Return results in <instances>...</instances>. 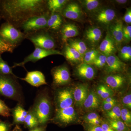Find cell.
Masks as SVG:
<instances>
[{
    "label": "cell",
    "mask_w": 131,
    "mask_h": 131,
    "mask_svg": "<svg viewBox=\"0 0 131 131\" xmlns=\"http://www.w3.org/2000/svg\"><path fill=\"white\" fill-rule=\"evenodd\" d=\"M11 131H22V130L19 125H15V126L13 129V130Z\"/></svg>",
    "instance_id": "obj_53"
},
{
    "label": "cell",
    "mask_w": 131,
    "mask_h": 131,
    "mask_svg": "<svg viewBox=\"0 0 131 131\" xmlns=\"http://www.w3.org/2000/svg\"><path fill=\"white\" fill-rule=\"evenodd\" d=\"M65 43L74 48L83 57L86 52L88 50L85 42L80 39H70L67 40Z\"/></svg>",
    "instance_id": "obj_26"
},
{
    "label": "cell",
    "mask_w": 131,
    "mask_h": 131,
    "mask_svg": "<svg viewBox=\"0 0 131 131\" xmlns=\"http://www.w3.org/2000/svg\"><path fill=\"white\" fill-rule=\"evenodd\" d=\"M13 124L8 121L0 119V131H11Z\"/></svg>",
    "instance_id": "obj_42"
},
{
    "label": "cell",
    "mask_w": 131,
    "mask_h": 131,
    "mask_svg": "<svg viewBox=\"0 0 131 131\" xmlns=\"http://www.w3.org/2000/svg\"><path fill=\"white\" fill-rule=\"evenodd\" d=\"M85 37L90 45L95 46L102 38V31L97 27H89L85 31Z\"/></svg>",
    "instance_id": "obj_24"
},
{
    "label": "cell",
    "mask_w": 131,
    "mask_h": 131,
    "mask_svg": "<svg viewBox=\"0 0 131 131\" xmlns=\"http://www.w3.org/2000/svg\"><path fill=\"white\" fill-rule=\"evenodd\" d=\"M95 14L96 21L106 25H109L114 20L116 14L114 9L108 8H100Z\"/></svg>",
    "instance_id": "obj_16"
},
{
    "label": "cell",
    "mask_w": 131,
    "mask_h": 131,
    "mask_svg": "<svg viewBox=\"0 0 131 131\" xmlns=\"http://www.w3.org/2000/svg\"><path fill=\"white\" fill-rule=\"evenodd\" d=\"M108 86L105 84H101L99 85L96 89V91L95 92L96 94L98 97H100L103 92H104L107 89V88Z\"/></svg>",
    "instance_id": "obj_47"
},
{
    "label": "cell",
    "mask_w": 131,
    "mask_h": 131,
    "mask_svg": "<svg viewBox=\"0 0 131 131\" xmlns=\"http://www.w3.org/2000/svg\"><path fill=\"white\" fill-rule=\"evenodd\" d=\"M116 100L113 96H110V97H108V98H106L105 100H103L102 101V103H108V102H112Z\"/></svg>",
    "instance_id": "obj_51"
},
{
    "label": "cell",
    "mask_w": 131,
    "mask_h": 131,
    "mask_svg": "<svg viewBox=\"0 0 131 131\" xmlns=\"http://www.w3.org/2000/svg\"><path fill=\"white\" fill-rule=\"evenodd\" d=\"M123 26L122 21L119 20L111 25L109 27L108 33L114 40L117 47L122 43L124 40Z\"/></svg>",
    "instance_id": "obj_20"
},
{
    "label": "cell",
    "mask_w": 131,
    "mask_h": 131,
    "mask_svg": "<svg viewBox=\"0 0 131 131\" xmlns=\"http://www.w3.org/2000/svg\"></svg>",
    "instance_id": "obj_54"
},
{
    "label": "cell",
    "mask_w": 131,
    "mask_h": 131,
    "mask_svg": "<svg viewBox=\"0 0 131 131\" xmlns=\"http://www.w3.org/2000/svg\"><path fill=\"white\" fill-rule=\"evenodd\" d=\"M121 102L124 107L129 109L131 108V94L129 93L123 96L121 100Z\"/></svg>",
    "instance_id": "obj_40"
},
{
    "label": "cell",
    "mask_w": 131,
    "mask_h": 131,
    "mask_svg": "<svg viewBox=\"0 0 131 131\" xmlns=\"http://www.w3.org/2000/svg\"><path fill=\"white\" fill-rule=\"evenodd\" d=\"M46 28L26 34V39L30 41L35 47L46 50H56V40Z\"/></svg>",
    "instance_id": "obj_4"
},
{
    "label": "cell",
    "mask_w": 131,
    "mask_h": 131,
    "mask_svg": "<svg viewBox=\"0 0 131 131\" xmlns=\"http://www.w3.org/2000/svg\"><path fill=\"white\" fill-rule=\"evenodd\" d=\"M84 128L86 131H103L100 125H93L86 124Z\"/></svg>",
    "instance_id": "obj_45"
},
{
    "label": "cell",
    "mask_w": 131,
    "mask_h": 131,
    "mask_svg": "<svg viewBox=\"0 0 131 131\" xmlns=\"http://www.w3.org/2000/svg\"><path fill=\"white\" fill-rule=\"evenodd\" d=\"M63 16L60 13L50 12L46 29L51 32L59 31L63 25Z\"/></svg>",
    "instance_id": "obj_21"
},
{
    "label": "cell",
    "mask_w": 131,
    "mask_h": 131,
    "mask_svg": "<svg viewBox=\"0 0 131 131\" xmlns=\"http://www.w3.org/2000/svg\"><path fill=\"white\" fill-rule=\"evenodd\" d=\"M101 119H97L92 121L91 122H89L88 124L89 125H100L101 124L102 122Z\"/></svg>",
    "instance_id": "obj_50"
},
{
    "label": "cell",
    "mask_w": 131,
    "mask_h": 131,
    "mask_svg": "<svg viewBox=\"0 0 131 131\" xmlns=\"http://www.w3.org/2000/svg\"><path fill=\"white\" fill-rule=\"evenodd\" d=\"M24 125L28 130L34 129L39 125L37 118L35 116L31 107L30 108L26 116Z\"/></svg>",
    "instance_id": "obj_28"
},
{
    "label": "cell",
    "mask_w": 131,
    "mask_h": 131,
    "mask_svg": "<svg viewBox=\"0 0 131 131\" xmlns=\"http://www.w3.org/2000/svg\"><path fill=\"white\" fill-rule=\"evenodd\" d=\"M107 119L112 120H121V108L119 105L116 104L111 110L106 112Z\"/></svg>",
    "instance_id": "obj_32"
},
{
    "label": "cell",
    "mask_w": 131,
    "mask_h": 131,
    "mask_svg": "<svg viewBox=\"0 0 131 131\" xmlns=\"http://www.w3.org/2000/svg\"><path fill=\"white\" fill-rule=\"evenodd\" d=\"M69 2V1L67 0L47 1V9L50 12L60 13Z\"/></svg>",
    "instance_id": "obj_27"
},
{
    "label": "cell",
    "mask_w": 131,
    "mask_h": 131,
    "mask_svg": "<svg viewBox=\"0 0 131 131\" xmlns=\"http://www.w3.org/2000/svg\"><path fill=\"white\" fill-rule=\"evenodd\" d=\"M12 75L0 74V95L23 105L24 97L21 87L17 79Z\"/></svg>",
    "instance_id": "obj_3"
},
{
    "label": "cell",
    "mask_w": 131,
    "mask_h": 131,
    "mask_svg": "<svg viewBox=\"0 0 131 131\" xmlns=\"http://www.w3.org/2000/svg\"><path fill=\"white\" fill-rule=\"evenodd\" d=\"M114 1L117 4L120 5H124L127 2V1L126 0H115Z\"/></svg>",
    "instance_id": "obj_52"
},
{
    "label": "cell",
    "mask_w": 131,
    "mask_h": 131,
    "mask_svg": "<svg viewBox=\"0 0 131 131\" xmlns=\"http://www.w3.org/2000/svg\"><path fill=\"white\" fill-rule=\"evenodd\" d=\"M117 45L109 34L107 33L105 37L101 43L98 51L107 57L115 54L117 51Z\"/></svg>",
    "instance_id": "obj_17"
},
{
    "label": "cell",
    "mask_w": 131,
    "mask_h": 131,
    "mask_svg": "<svg viewBox=\"0 0 131 131\" xmlns=\"http://www.w3.org/2000/svg\"><path fill=\"white\" fill-rule=\"evenodd\" d=\"M123 19L124 21L127 24L131 23V9L130 8H129L126 9L125 14L124 15Z\"/></svg>",
    "instance_id": "obj_46"
},
{
    "label": "cell",
    "mask_w": 131,
    "mask_h": 131,
    "mask_svg": "<svg viewBox=\"0 0 131 131\" xmlns=\"http://www.w3.org/2000/svg\"><path fill=\"white\" fill-rule=\"evenodd\" d=\"M46 127L47 125H39L34 129L29 130L27 131H46Z\"/></svg>",
    "instance_id": "obj_49"
},
{
    "label": "cell",
    "mask_w": 131,
    "mask_h": 131,
    "mask_svg": "<svg viewBox=\"0 0 131 131\" xmlns=\"http://www.w3.org/2000/svg\"><path fill=\"white\" fill-rule=\"evenodd\" d=\"M101 118L99 115L95 112H91L85 115L83 117V119L86 124H88L94 120Z\"/></svg>",
    "instance_id": "obj_39"
},
{
    "label": "cell",
    "mask_w": 131,
    "mask_h": 131,
    "mask_svg": "<svg viewBox=\"0 0 131 131\" xmlns=\"http://www.w3.org/2000/svg\"><path fill=\"white\" fill-rule=\"evenodd\" d=\"M19 79L25 81L34 87H38L43 85H47L45 77L39 71H28L25 77Z\"/></svg>",
    "instance_id": "obj_14"
},
{
    "label": "cell",
    "mask_w": 131,
    "mask_h": 131,
    "mask_svg": "<svg viewBox=\"0 0 131 131\" xmlns=\"http://www.w3.org/2000/svg\"><path fill=\"white\" fill-rule=\"evenodd\" d=\"M107 57L105 55L100 53L94 61L92 65L98 68H103L105 66Z\"/></svg>",
    "instance_id": "obj_37"
},
{
    "label": "cell",
    "mask_w": 131,
    "mask_h": 131,
    "mask_svg": "<svg viewBox=\"0 0 131 131\" xmlns=\"http://www.w3.org/2000/svg\"><path fill=\"white\" fill-rule=\"evenodd\" d=\"M1 19V17L0 16V21ZM15 48V47L5 42L0 37V54L1 55L5 52L13 53Z\"/></svg>",
    "instance_id": "obj_36"
},
{
    "label": "cell",
    "mask_w": 131,
    "mask_h": 131,
    "mask_svg": "<svg viewBox=\"0 0 131 131\" xmlns=\"http://www.w3.org/2000/svg\"><path fill=\"white\" fill-rule=\"evenodd\" d=\"M100 126L103 131H114L106 121H102Z\"/></svg>",
    "instance_id": "obj_48"
},
{
    "label": "cell",
    "mask_w": 131,
    "mask_h": 131,
    "mask_svg": "<svg viewBox=\"0 0 131 131\" xmlns=\"http://www.w3.org/2000/svg\"><path fill=\"white\" fill-rule=\"evenodd\" d=\"M88 86L87 84H80L73 89L74 103L77 107H82L89 92Z\"/></svg>",
    "instance_id": "obj_15"
},
{
    "label": "cell",
    "mask_w": 131,
    "mask_h": 131,
    "mask_svg": "<svg viewBox=\"0 0 131 131\" xmlns=\"http://www.w3.org/2000/svg\"><path fill=\"white\" fill-rule=\"evenodd\" d=\"M76 73L78 77L84 80H91L96 75V71L92 65L83 62L76 68Z\"/></svg>",
    "instance_id": "obj_19"
},
{
    "label": "cell",
    "mask_w": 131,
    "mask_h": 131,
    "mask_svg": "<svg viewBox=\"0 0 131 131\" xmlns=\"http://www.w3.org/2000/svg\"><path fill=\"white\" fill-rule=\"evenodd\" d=\"M11 108L5 103V102L0 99V115L8 117L11 115Z\"/></svg>",
    "instance_id": "obj_38"
},
{
    "label": "cell",
    "mask_w": 131,
    "mask_h": 131,
    "mask_svg": "<svg viewBox=\"0 0 131 131\" xmlns=\"http://www.w3.org/2000/svg\"><path fill=\"white\" fill-rule=\"evenodd\" d=\"M77 114L73 106L55 110L54 117L50 122L59 126H66L74 123L77 119Z\"/></svg>",
    "instance_id": "obj_7"
},
{
    "label": "cell",
    "mask_w": 131,
    "mask_h": 131,
    "mask_svg": "<svg viewBox=\"0 0 131 131\" xmlns=\"http://www.w3.org/2000/svg\"><path fill=\"white\" fill-rule=\"evenodd\" d=\"M0 37L8 44L16 48L26 39V34L7 22L0 27Z\"/></svg>",
    "instance_id": "obj_5"
},
{
    "label": "cell",
    "mask_w": 131,
    "mask_h": 131,
    "mask_svg": "<svg viewBox=\"0 0 131 131\" xmlns=\"http://www.w3.org/2000/svg\"><path fill=\"white\" fill-rule=\"evenodd\" d=\"M103 81L112 90H118L121 88L126 83V77L122 73L110 74L103 78Z\"/></svg>",
    "instance_id": "obj_13"
},
{
    "label": "cell",
    "mask_w": 131,
    "mask_h": 131,
    "mask_svg": "<svg viewBox=\"0 0 131 131\" xmlns=\"http://www.w3.org/2000/svg\"><path fill=\"white\" fill-rule=\"evenodd\" d=\"M62 52L66 60L71 63L79 64L83 62V56L66 43Z\"/></svg>",
    "instance_id": "obj_23"
},
{
    "label": "cell",
    "mask_w": 131,
    "mask_h": 131,
    "mask_svg": "<svg viewBox=\"0 0 131 131\" xmlns=\"http://www.w3.org/2000/svg\"><path fill=\"white\" fill-rule=\"evenodd\" d=\"M31 108L37 118L39 125H47L51 119L52 111L51 100L47 92L42 89L38 92Z\"/></svg>",
    "instance_id": "obj_2"
},
{
    "label": "cell",
    "mask_w": 131,
    "mask_h": 131,
    "mask_svg": "<svg viewBox=\"0 0 131 131\" xmlns=\"http://www.w3.org/2000/svg\"><path fill=\"white\" fill-rule=\"evenodd\" d=\"M100 52L98 50L92 49L88 50L83 57V62L92 65L94 61Z\"/></svg>",
    "instance_id": "obj_31"
},
{
    "label": "cell",
    "mask_w": 131,
    "mask_h": 131,
    "mask_svg": "<svg viewBox=\"0 0 131 131\" xmlns=\"http://www.w3.org/2000/svg\"><path fill=\"white\" fill-rule=\"evenodd\" d=\"M114 94V92L113 90L110 89V88L108 87L104 91V92L101 95V96L99 97V98L102 100H105L106 98L113 96Z\"/></svg>",
    "instance_id": "obj_44"
},
{
    "label": "cell",
    "mask_w": 131,
    "mask_h": 131,
    "mask_svg": "<svg viewBox=\"0 0 131 131\" xmlns=\"http://www.w3.org/2000/svg\"><path fill=\"white\" fill-rule=\"evenodd\" d=\"M105 72L108 74L124 73L126 69V64L121 61L115 54L107 57Z\"/></svg>",
    "instance_id": "obj_12"
},
{
    "label": "cell",
    "mask_w": 131,
    "mask_h": 131,
    "mask_svg": "<svg viewBox=\"0 0 131 131\" xmlns=\"http://www.w3.org/2000/svg\"><path fill=\"white\" fill-rule=\"evenodd\" d=\"M49 11L47 1L2 0L0 1V16L19 29L29 19Z\"/></svg>",
    "instance_id": "obj_1"
},
{
    "label": "cell",
    "mask_w": 131,
    "mask_h": 131,
    "mask_svg": "<svg viewBox=\"0 0 131 131\" xmlns=\"http://www.w3.org/2000/svg\"><path fill=\"white\" fill-rule=\"evenodd\" d=\"M62 43L65 44L67 40L74 37L79 34V31L77 26L73 23L63 24L59 31Z\"/></svg>",
    "instance_id": "obj_18"
},
{
    "label": "cell",
    "mask_w": 131,
    "mask_h": 131,
    "mask_svg": "<svg viewBox=\"0 0 131 131\" xmlns=\"http://www.w3.org/2000/svg\"><path fill=\"white\" fill-rule=\"evenodd\" d=\"M63 17L75 21L80 20L83 13L80 5L75 2H68L60 13Z\"/></svg>",
    "instance_id": "obj_11"
},
{
    "label": "cell",
    "mask_w": 131,
    "mask_h": 131,
    "mask_svg": "<svg viewBox=\"0 0 131 131\" xmlns=\"http://www.w3.org/2000/svg\"><path fill=\"white\" fill-rule=\"evenodd\" d=\"M80 2L84 9L89 13H96L100 8L101 3L97 0H84Z\"/></svg>",
    "instance_id": "obj_29"
},
{
    "label": "cell",
    "mask_w": 131,
    "mask_h": 131,
    "mask_svg": "<svg viewBox=\"0 0 131 131\" xmlns=\"http://www.w3.org/2000/svg\"><path fill=\"white\" fill-rule=\"evenodd\" d=\"M53 79L52 84L56 87L66 86L69 83L71 79L69 68L65 65L55 67L51 71Z\"/></svg>",
    "instance_id": "obj_10"
},
{
    "label": "cell",
    "mask_w": 131,
    "mask_h": 131,
    "mask_svg": "<svg viewBox=\"0 0 131 131\" xmlns=\"http://www.w3.org/2000/svg\"><path fill=\"white\" fill-rule=\"evenodd\" d=\"M129 110L125 107L121 108V120L127 126L130 128L131 125V113Z\"/></svg>",
    "instance_id": "obj_35"
},
{
    "label": "cell",
    "mask_w": 131,
    "mask_h": 131,
    "mask_svg": "<svg viewBox=\"0 0 131 131\" xmlns=\"http://www.w3.org/2000/svg\"><path fill=\"white\" fill-rule=\"evenodd\" d=\"M117 104L116 100L108 103H102V109L104 112H107L111 110Z\"/></svg>",
    "instance_id": "obj_43"
},
{
    "label": "cell",
    "mask_w": 131,
    "mask_h": 131,
    "mask_svg": "<svg viewBox=\"0 0 131 131\" xmlns=\"http://www.w3.org/2000/svg\"><path fill=\"white\" fill-rule=\"evenodd\" d=\"M11 114L13 119V124L15 125H24L27 111L24 108L23 105L18 103L14 108L11 109Z\"/></svg>",
    "instance_id": "obj_25"
},
{
    "label": "cell",
    "mask_w": 131,
    "mask_h": 131,
    "mask_svg": "<svg viewBox=\"0 0 131 131\" xmlns=\"http://www.w3.org/2000/svg\"><path fill=\"white\" fill-rule=\"evenodd\" d=\"M0 74L6 75H12L15 77L17 76L14 74L12 67L8 65L7 62L4 61L0 54Z\"/></svg>",
    "instance_id": "obj_33"
},
{
    "label": "cell",
    "mask_w": 131,
    "mask_h": 131,
    "mask_svg": "<svg viewBox=\"0 0 131 131\" xmlns=\"http://www.w3.org/2000/svg\"><path fill=\"white\" fill-rule=\"evenodd\" d=\"M106 121L114 131H130V128L127 126L121 120L107 119Z\"/></svg>",
    "instance_id": "obj_30"
},
{
    "label": "cell",
    "mask_w": 131,
    "mask_h": 131,
    "mask_svg": "<svg viewBox=\"0 0 131 131\" xmlns=\"http://www.w3.org/2000/svg\"><path fill=\"white\" fill-rule=\"evenodd\" d=\"M119 58L124 61H130L131 59V47L126 46L122 47L119 53Z\"/></svg>",
    "instance_id": "obj_34"
},
{
    "label": "cell",
    "mask_w": 131,
    "mask_h": 131,
    "mask_svg": "<svg viewBox=\"0 0 131 131\" xmlns=\"http://www.w3.org/2000/svg\"><path fill=\"white\" fill-rule=\"evenodd\" d=\"M123 32L124 40L130 42L131 39V26H123Z\"/></svg>",
    "instance_id": "obj_41"
},
{
    "label": "cell",
    "mask_w": 131,
    "mask_h": 131,
    "mask_svg": "<svg viewBox=\"0 0 131 131\" xmlns=\"http://www.w3.org/2000/svg\"><path fill=\"white\" fill-rule=\"evenodd\" d=\"M101 105L100 99L94 90L90 91L82 107L88 112H93L98 109Z\"/></svg>",
    "instance_id": "obj_22"
},
{
    "label": "cell",
    "mask_w": 131,
    "mask_h": 131,
    "mask_svg": "<svg viewBox=\"0 0 131 131\" xmlns=\"http://www.w3.org/2000/svg\"><path fill=\"white\" fill-rule=\"evenodd\" d=\"M72 88L69 87L58 89L54 94V102L56 110L73 106L74 104Z\"/></svg>",
    "instance_id": "obj_6"
},
{
    "label": "cell",
    "mask_w": 131,
    "mask_h": 131,
    "mask_svg": "<svg viewBox=\"0 0 131 131\" xmlns=\"http://www.w3.org/2000/svg\"><path fill=\"white\" fill-rule=\"evenodd\" d=\"M35 49L32 53L29 54L24 59V61L20 63H15L12 67V69L17 67H21L25 68V65L28 62L35 63L40 59L52 55H58L63 56L62 52L57 50H46L35 47Z\"/></svg>",
    "instance_id": "obj_9"
},
{
    "label": "cell",
    "mask_w": 131,
    "mask_h": 131,
    "mask_svg": "<svg viewBox=\"0 0 131 131\" xmlns=\"http://www.w3.org/2000/svg\"><path fill=\"white\" fill-rule=\"evenodd\" d=\"M50 13L49 11L43 14L34 16L27 20L21 27L23 32L26 34L46 28Z\"/></svg>",
    "instance_id": "obj_8"
}]
</instances>
